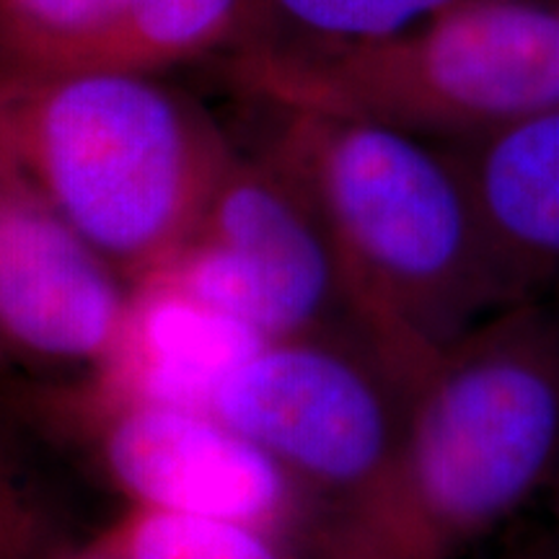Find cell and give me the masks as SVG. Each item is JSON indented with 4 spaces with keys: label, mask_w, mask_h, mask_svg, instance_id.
Segmentation results:
<instances>
[{
    "label": "cell",
    "mask_w": 559,
    "mask_h": 559,
    "mask_svg": "<svg viewBox=\"0 0 559 559\" xmlns=\"http://www.w3.org/2000/svg\"><path fill=\"white\" fill-rule=\"evenodd\" d=\"M132 304L96 254L0 148V342L52 362L120 358Z\"/></svg>",
    "instance_id": "obj_8"
},
{
    "label": "cell",
    "mask_w": 559,
    "mask_h": 559,
    "mask_svg": "<svg viewBox=\"0 0 559 559\" xmlns=\"http://www.w3.org/2000/svg\"><path fill=\"white\" fill-rule=\"evenodd\" d=\"M0 68L143 70L117 0H0Z\"/></svg>",
    "instance_id": "obj_12"
},
{
    "label": "cell",
    "mask_w": 559,
    "mask_h": 559,
    "mask_svg": "<svg viewBox=\"0 0 559 559\" xmlns=\"http://www.w3.org/2000/svg\"><path fill=\"white\" fill-rule=\"evenodd\" d=\"M50 559H117V557L109 555V551L104 549L102 544H96V547H88V549H81V551H70V555H60V557H50Z\"/></svg>",
    "instance_id": "obj_16"
},
{
    "label": "cell",
    "mask_w": 559,
    "mask_h": 559,
    "mask_svg": "<svg viewBox=\"0 0 559 559\" xmlns=\"http://www.w3.org/2000/svg\"><path fill=\"white\" fill-rule=\"evenodd\" d=\"M559 479V309L528 300L412 383L379 477L321 515L317 559H456Z\"/></svg>",
    "instance_id": "obj_2"
},
{
    "label": "cell",
    "mask_w": 559,
    "mask_h": 559,
    "mask_svg": "<svg viewBox=\"0 0 559 559\" xmlns=\"http://www.w3.org/2000/svg\"><path fill=\"white\" fill-rule=\"evenodd\" d=\"M461 0H243L218 58L236 86L400 34Z\"/></svg>",
    "instance_id": "obj_11"
},
{
    "label": "cell",
    "mask_w": 559,
    "mask_h": 559,
    "mask_svg": "<svg viewBox=\"0 0 559 559\" xmlns=\"http://www.w3.org/2000/svg\"><path fill=\"white\" fill-rule=\"evenodd\" d=\"M99 544L117 559H317L280 531L153 508L132 510Z\"/></svg>",
    "instance_id": "obj_13"
},
{
    "label": "cell",
    "mask_w": 559,
    "mask_h": 559,
    "mask_svg": "<svg viewBox=\"0 0 559 559\" xmlns=\"http://www.w3.org/2000/svg\"><path fill=\"white\" fill-rule=\"evenodd\" d=\"M311 109L461 143L559 109V0H461L400 34L239 83Z\"/></svg>",
    "instance_id": "obj_4"
},
{
    "label": "cell",
    "mask_w": 559,
    "mask_h": 559,
    "mask_svg": "<svg viewBox=\"0 0 559 559\" xmlns=\"http://www.w3.org/2000/svg\"><path fill=\"white\" fill-rule=\"evenodd\" d=\"M407 400V383L362 340L306 334L254 349L218 383L207 412L296 481L319 526L379 477Z\"/></svg>",
    "instance_id": "obj_5"
},
{
    "label": "cell",
    "mask_w": 559,
    "mask_h": 559,
    "mask_svg": "<svg viewBox=\"0 0 559 559\" xmlns=\"http://www.w3.org/2000/svg\"><path fill=\"white\" fill-rule=\"evenodd\" d=\"M0 148L117 272L156 275L185 249L236 148L145 70L0 68Z\"/></svg>",
    "instance_id": "obj_3"
},
{
    "label": "cell",
    "mask_w": 559,
    "mask_h": 559,
    "mask_svg": "<svg viewBox=\"0 0 559 559\" xmlns=\"http://www.w3.org/2000/svg\"><path fill=\"white\" fill-rule=\"evenodd\" d=\"M440 145L456 160L523 304L559 309V109Z\"/></svg>",
    "instance_id": "obj_9"
},
{
    "label": "cell",
    "mask_w": 559,
    "mask_h": 559,
    "mask_svg": "<svg viewBox=\"0 0 559 559\" xmlns=\"http://www.w3.org/2000/svg\"><path fill=\"white\" fill-rule=\"evenodd\" d=\"M0 559L45 557V521L9 459L0 453Z\"/></svg>",
    "instance_id": "obj_15"
},
{
    "label": "cell",
    "mask_w": 559,
    "mask_h": 559,
    "mask_svg": "<svg viewBox=\"0 0 559 559\" xmlns=\"http://www.w3.org/2000/svg\"><path fill=\"white\" fill-rule=\"evenodd\" d=\"M264 342L241 321L151 280L132 304L120 355L132 400L207 412L218 383Z\"/></svg>",
    "instance_id": "obj_10"
},
{
    "label": "cell",
    "mask_w": 559,
    "mask_h": 559,
    "mask_svg": "<svg viewBox=\"0 0 559 559\" xmlns=\"http://www.w3.org/2000/svg\"><path fill=\"white\" fill-rule=\"evenodd\" d=\"M140 68L148 73L200 58H218L234 34L243 0H117Z\"/></svg>",
    "instance_id": "obj_14"
},
{
    "label": "cell",
    "mask_w": 559,
    "mask_h": 559,
    "mask_svg": "<svg viewBox=\"0 0 559 559\" xmlns=\"http://www.w3.org/2000/svg\"><path fill=\"white\" fill-rule=\"evenodd\" d=\"M104 466L138 508L254 523L311 542L317 508L260 445L205 409L130 400L104 428Z\"/></svg>",
    "instance_id": "obj_7"
},
{
    "label": "cell",
    "mask_w": 559,
    "mask_h": 559,
    "mask_svg": "<svg viewBox=\"0 0 559 559\" xmlns=\"http://www.w3.org/2000/svg\"><path fill=\"white\" fill-rule=\"evenodd\" d=\"M153 280L264 340L358 337L330 234L309 194L270 148L230 156L200 228Z\"/></svg>",
    "instance_id": "obj_6"
},
{
    "label": "cell",
    "mask_w": 559,
    "mask_h": 559,
    "mask_svg": "<svg viewBox=\"0 0 559 559\" xmlns=\"http://www.w3.org/2000/svg\"><path fill=\"white\" fill-rule=\"evenodd\" d=\"M0 347H3V342H0Z\"/></svg>",
    "instance_id": "obj_18"
},
{
    "label": "cell",
    "mask_w": 559,
    "mask_h": 559,
    "mask_svg": "<svg viewBox=\"0 0 559 559\" xmlns=\"http://www.w3.org/2000/svg\"><path fill=\"white\" fill-rule=\"evenodd\" d=\"M277 115L267 148L330 234L353 330L409 389L523 304L445 145L358 117Z\"/></svg>",
    "instance_id": "obj_1"
},
{
    "label": "cell",
    "mask_w": 559,
    "mask_h": 559,
    "mask_svg": "<svg viewBox=\"0 0 559 559\" xmlns=\"http://www.w3.org/2000/svg\"><path fill=\"white\" fill-rule=\"evenodd\" d=\"M551 498H555V523H557V544H559V479L557 485L551 487Z\"/></svg>",
    "instance_id": "obj_17"
}]
</instances>
